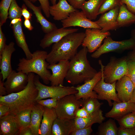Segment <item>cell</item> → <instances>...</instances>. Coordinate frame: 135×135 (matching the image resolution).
<instances>
[{
    "mask_svg": "<svg viewBox=\"0 0 135 135\" xmlns=\"http://www.w3.org/2000/svg\"><path fill=\"white\" fill-rule=\"evenodd\" d=\"M99 63L101 66L102 77L95 86L93 90L97 93L98 99L106 100L109 106H112V100L117 102H122L118 98L116 92V82L112 84L107 83L105 82L102 73L104 66L101 60H99Z\"/></svg>",
    "mask_w": 135,
    "mask_h": 135,
    "instance_id": "9c48e42d",
    "label": "cell"
},
{
    "mask_svg": "<svg viewBox=\"0 0 135 135\" xmlns=\"http://www.w3.org/2000/svg\"><path fill=\"white\" fill-rule=\"evenodd\" d=\"M44 110V107L37 103L32 109L30 126L33 135H40V128Z\"/></svg>",
    "mask_w": 135,
    "mask_h": 135,
    "instance_id": "4316f807",
    "label": "cell"
},
{
    "mask_svg": "<svg viewBox=\"0 0 135 135\" xmlns=\"http://www.w3.org/2000/svg\"><path fill=\"white\" fill-rule=\"evenodd\" d=\"M112 109L106 113L105 116L117 120L130 113L135 112V104L130 101L112 102Z\"/></svg>",
    "mask_w": 135,
    "mask_h": 135,
    "instance_id": "ffe728a7",
    "label": "cell"
},
{
    "mask_svg": "<svg viewBox=\"0 0 135 135\" xmlns=\"http://www.w3.org/2000/svg\"><path fill=\"white\" fill-rule=\"evenodd\" d=\"M122 128H135V113L132 112L116 120Z\"/></svg>",
    "mask_w": 135,
    "mask_h": 135,
    "instance_id": "d6a6232c",
    "label": "cell"
},
{
    "mask_svg": "<svg viewBox=\"0 0 135 135\" xmlns=\"http://www.w3.org/2000/svg\"><path fill=\"white\" fill-rule=\"evenodd\" d=\"M22 8L18 5L16 0H12L8 11V18L10 20L16 18H21Z\"/></svg>",
    "mask_w": 135,
    "mask_h": 135,
    "instance_id": "d590c367",
    "label": "cell"
},
{
    "mask_svg": "<svg viewBox=\"0 0 135 135\" xmlns=\"http://www.w3.org/2000/svg\"><path fill=\"white\" fill-rule=\"evenodd\" d=\"M14 43L12 42L8 44H6L0 54V74L2 76V80L4 82L13 70L11 64V58L12 54L15 51Z\"/></svg>",
    "mask_w": 135,
    "mask_h": 135,
    "instance_id": "e0dca14e",
    "label": "cell"
},
{
    "mask_svg": "<svg viewBox=\"0 0 135 135\" xmlns=\"http://www.w3.org/2000/svg\"><path fill=\"white\" fill-rule=\"evenodd\" d=\"M31 112L32 109H26L15 114L16 120L20 128L30 126Z\"/></svg>",
    "mask_w": 135,
    "mask_h": 135,
    "instance_id": "4dcf8cb0",
    "label": "cell"
},
{
    "mask_svg": "<svg viewBox=\"0 0 135 135\" xmlns=\"http://www.w3.org/2000/svg\"><path fill=\"white\" fill-rule=\"evenodd\" d=\"M74 119L57 117L54 121L51 135H69L75 130Z\"/></svg>",
    "mask_w": 135,
    "mask_h": 135,
    "instance_id": "603a6c76",
    "label": "cell"
},
{
    "mask_svg": "<svg viewBox=\"0 0 135 135\" xmlns=\"http://www.w3.org/2000/svg\"><path fill=\"white\" fill-rule=\"evenodd\" d=\"M134 112V113H135V112Z\"/></svg>",
    "mask_w": 135,
    "mask_h": 135,
    "instance_id": "6f0895ef",
    "label": "cell"
},
{
    "mask_svg": "<svg viewBox=\"0 0 135 135\" xmlns=\"http://www.w3.org/2000/svg\"><path fill=\"white\" fill-rule=\"evenodd\" d=\"M88 52L86 48L83 47L70 60L69 68L65 78L71 84L84 82L92 78L97 73L87 59Z\"/></svg>",
    "mask_w": 135,
    "mask_h": 135,
    "instance_id": "3957f363",
    "label": "cell"
},
{
    "mask_svg": "<svg viewBox=\"0 0 135 135\" xmlns=\"http://www.w3.org/2000/svg\"><path fill=\"white\" fill-rule=\"evenodd\" d=\"M128 68L126 56L119 58L111 57L109 62L103 68L102 73L105 82L110 84L116 82L126 75Z\"/></svg>",
    "mask_w": 135,
    "mask_h": 135,
    "instance_id": "8992f818",
    "label": "cell"
},
{
    "mask_svg": "<svg viewBox=\"0 0 135 135\" xmlns=\"http://www.w3.org/2000/svg\"><path fill=\"white\" fill-rule=\"evenodd\" d=\"M78 30V28L63 27L55 29L46 34L40 40V46L43 49L48 47L53 44L58 42L68 34L77 32Z\"/></svg>",
    "mask_w": 135,
    "mask_h": 135,
    "instance_id": "2e32d148",
    "label": "cell"
},
{
    "mask_svg": "<svg viewBox=\"0 0 135 135\" xmlns=\"http://www.w3.org/2000/svg\"><path fill=\"white\" fill-rule=\"evenodd\" d=\"M13 34L18 46L22 50L27 59L32 58L31 52L26 42L25 36L22 28V21L11 26Z\"/></svg>",
    "mask_w": 135,
    "mask_h": 135,
    "instance_id": "cb8c5ba5",
    "label": "cell"
},
{
    "mask_svg": "<svg viewBox=\"0 0 135 135\" xmlns=\"http://www.w3.org/2000/svg\"><path fill=\"white\" fill-rule=\"evenodd\" d=\"M44 107V110L40 129V135H51L52 126L58 117L55 109Z\"/></svg>",
    "mask_w": 135,
    "mask_h": 135,
    "instance_id": "d4e9b609",
    "label": "cell"
},
{
    "mask_svg": "<svg viewBox=\"0 0 135 135\" xmlns=\"http://www.w3.org/2000/svg\"><path fill=\"white\" fill-rule=\"evenodd\" d=\"M28 84L25 88L17 92L0 96V104L6 105L10 108V113L15 115L24 110L32 109L37 103L36 100L38 93L34 83V74H28Z\"/></svg>",
    "mask_w": 135,
    "mask_h": 135,
    "instance_id": "6da1fadb",
    "label": "cell"
},
{
    "mask_svg": "<svg viewBox=\"0 0 135 135\" xmlns=\"http://www.w3.org/2000/svg\"><path fill=\"white\" fill-rule=\"evenodd\" d=\"M135 87L131 80L126 76L117 81L116 88L119 99L122 102L130 101Z\"/></svg>",
    "mask_w": 135,
    "mask_h": 135,
    "instance_id": "d6986e66",
    "label": "cell"
},
{
    "mask_svg": "<svg viewBox=\"0 0 135 135\" xmlns=\"http://www.w3.org/2000/svg\"><path fill=\"white\" fill-rule=\"evenodd\" d=\"M118 129L114 120L110 118L100 124L97 134L99 135H117Z\"/></svg>",
    "mask_w": 135,
    "mask_h": 135,
    "instance_id": "f546056e",
    "label": "cell"
},
{
    "mask_svg": "<svg viewBox=\"0 0 135 135\" xmlns=\"http://www.w3.org/2000/svg\"><path fill=\"white\" fill-rule=\"evenodd\" d=\"M22 0L26 5L33 11L36 18L37 22L40 24L44 33L47 34L58 28L54 24L48 20L43 16L40 6H36L29 0Z\"/></svg>",
    "mask_w": 135,
    "mask_h": 135,
    "instance_id": "7402d4cb",
    "label": "cell"
},
{
    "mask_svg": "<svg viewBox=\"0 0 135 135\" xmlns=\"http://www.w3.org/2000/svg\"></svg>",
    "mask_w": 135,
    "mask_h": 135,
    "instance_id": "680465c9",
    "label": "cell"
},
{
    "mask_svg": "<svg viewBox=\"0 0 135 135\" xmlns=\"http://www.w3.org/2000/svg\"><path fill=\"white\" fill-rule=\"evenodd\" d=\"M77 10L70 5L67 0H59L57 3L50 6L49 11L54 20L61 21L67 18L71 13Z\"/></svg>",
    "mask_w": 135,
    "mask_h": 135,
    "instance_id": "ac0fdd59",
    "label": "cell"
},
{
    "mask_svg": "<svg viewBox=\"0 0 135 135\" xmlns=\"http://www.w3.org/2000/svg\"><path fill=\"white\" fill-rule=\"evenodd\" d=\"M120 6L114 8L103 14L98 20L95 21L101 28L103 32L115 30L118 27L117 22Z\"/></svg>",
    "mask_w": 135,
    "mask_h": 135,
    "instance_id": "9a60e30c",
    "label": "cell"
},
{
    "mask_svg": "<svg viewBox=\"0 0 135 135\" xmlns=\"http://www.w3.org/2000/svg\"><path fill=\"white\" fill-rule=\"evenodd\" d=\"M85 33V36L82 45L86 48L90 53L96 50L102 45L104 39L110 35L109 31L103 32L101 29L96 28H86Z\"/></svg>",
    "mask_w": 135,
    "mask_h": 135,
    "instance_id": "30bf717a",
    "label": "cell"
},
{
    "mask_svg": "<svg viewBox=\"0 0 135 135\" xmlns=\"http://www.w3.org/2000/svg\"><path fill=\"white\" fill-rule=\"evenodd\" d=\"M102 77V72L100 70L92 78L84 82V84L75 87L78 90L77 92L75 94L77 98L84 100L89 98H97V94L93 89Z\"/></svg>",
    "mask_w": 135,
    "mask_h": 135,
    "instance_id": "5bb4252c",
    "label": "cell"
},
{
    "mask_svg": "<svg viewBox=\"0 0 135 135\" xmlns=\"http://www.w3.org/2000/svg\"><path fill=\"white\" fill-rule=\"evenodd\" d=\"M82 105V100L77 99L75 94H72L58 100L55 109L58 117L72 119L76 118V111Z\"/></svg>",
    "mask_w": 135,
    "mask_h": 135,
    "instance_id": "52a82bcc",
    "label": "cell"
},
{
    "mask_svg": "<svg viewBox=\"0 0 135 135\" xmlns=\"http://www.w3.org/2000/svg\"><path fill=\"white\" fill-rule=\"evenodd\" d=\"M130 101V102L134 103L135 104V87L134 89Z\"/></svg>",
    "mask_w": 135,
    "mask_h": 135,
    "instance_id": "db71d44e",
    "label": "cell"
},
{
    "mask_svg": "<svg viewBox=\"0 0 135 135\" xmlns=\"http://www.w3.org/2000/svg\"><path fill=\"white\" fill-rule=\"evenodd\" d=\"M18 135H33L30 126L20 128Z\"/></svg>",
    "mask_w": 135,
    "mask_h": 135,
    "instance_id": "7dc6e473",
    "label": "cell"
},
{
    "mask_svg": "<svg viewBox=\"0 0 135 135\" xmlns=\"http://www.w3.org/2000/svg\"><path fill=\"white\" fill-rule=\"evenodd\" d=\"M62 27L68 28L78 26L84 28H96L101 29L95 22L88 18L82 11L78 10L71 13L66 19L61 21Z\"/></svg>",
    "mask_w": 135,
    "mask_h": 135,
    "instance_id": "8fae6325",
    "label": "cell"
},
{
    "mask_svg": "<svg viewBox=\"0 0 135 135\" xmlns=\"http://www.w3.org/2000/svg\"><path fill=\"white\" fill-rule=\"evenodd\" d=\"M122 4L126 5L128 10L135 14V0H121Z\"/></svg>",
    "mask_w": 135,
    "mask_h": 135,
    "instance_id": "60d3db41",
    "label": "cell"
},
{
    "mask_svg": "<svg viewBox=\"0 0 135 135\" xmlns=\"http://www.w3.org/2000/svg\"><path fill=\"white\" fill-rule=\"evenodd\" d=\"M40 76L35 75L34 83L38 90L36 101L46 98H56L58 100L66 96L75 94L78 92L75 87L65 86H49L41 83L39 80Z\"/></svg>",
    "mask_w": 135,
    "mask_h": 135,
    "instance_id": "5b68a950",
    "label": "cell"
},
{
    "mask_svg": "<svg viewBox=\"0 0 135 135\" xmlns=\"http://www.w3.org/2000/svg\"><path fill=\"white\" fill-rule=\"evenodd\" d=\"M30 20L28 19L24 20V24L25 28L30 31L32 30L34 28L31 24Z\"/></svg>",
    "mask_w": 135,
    "mask_h": 135,
    "instance_id": "816d5d0a",
    "label": "cell"
},
{
    "mask_svg": "<svg viewBox=\"0 0 135 135\" xmlns=\"http://www.w3.org/2000/svg\"><path fill=\"white\" fill-rule=\"evenodd\" d=\"M122 5L121 0H104L99 10L98 15L104 14L116 7L120 6Z\"/></svg>",
    "mask_w": 135,
    "mask_h": 135,
    "instance_id": "e575fe53",
    "label": "cell"
},
{
    "mask_svg": "<svg viewBox=\"0 0 135 135\" xmlns=\"http://www.w3.org/2000/svg\"><path fill=\"white\" fill-rule=\"evenodd\" d=\"M10 108L6 105L0 104V118L10 114Z\"/></svg>",
    "mask_w": 135,
    "mask_h": 135,
    "instance_id": "c3c4849f",
    "label": "cell"
},
{
    "mask_svg": "<svg viewBox=\"0 0 135 135\" xmlns=\"http://www.w3.org/2000/svg\"><path fill=\"white\" fill-rule=\"evenodd\" d=\"M2 75L0 74V96L7 95L6 88L4 86V82L2 80Z\"/></svg>",
    "mask_w": 135,
    "mask_h": 135,
    "instance_id": "681fc988",
    "label": "cell"
},
{
    "mask_svg": "<svg viewBox=\"0 0 135 135\" xmlns=\"http://www.w3.org/2000/svg\"><path fill=\"white\" fill-rule=\"evenodd\" d=\"M6 38L0 26V54L4 50L6 45Z\"/></svg>",
    "mask_w": 135,
    "mask_h": 135,
    "instance_id": "bcb514c9",
    "label": "cell"
},
{
    "mask_svg": "<svg viewBox=\"0 0 135 135\" xmlns=\"http://www.w3.org/2000/svg\"><path fill=\"white\" fill-rule=\"evenodd\" d=\"M32 3H34L37 1H38L40 4L44 14L46 16L49 18L50 16L49 9L50 7L49 0H29Z\"/></svg>",
    "mask_w": 135,
    "mask_h": 135,
    "instance_id": "74e56055",
    "label": "cell"
},
{
    "mask_svg": "<svg viewBox=\"0 0 135 135\" xmlns=\"http://www.w3.org/2000/svg\"><path fill=\"white\" fill-rule=\"evenodd\" d=\"M21 8L22 15L24 17V19H28L31 20L32 14L28 10L26 5L23 4Z\"/></svg>",
    "mask_w": 135,
    "mask_h": 135,
    "instance_id": "f6af8a7d",
    "label": "cell"
},
{
    "mask_svg": "<svg viewBox=\"0 0 135 135\" xmlns=\"http://www.w3.org/2000/svg\"><path fill=\"white\" fill-rule=\"evenodd\" d=\"M82 105L88 112L91 114L97 111L100 109L102 104L96 98H89L82 100Z\"/></svg>",
    "mask_w": 135,
    "mask_h": 135,
    "instance_id": "1f68e13d",
    "label": "cell"
},
{
    "mask_svg": "<svg viewBox=\"0 0 135 135\" xmlns=\"http://www.w3.org/2000/svg\"><path fill=\"white\" fill-rule=\"evenodd\" d=\"M58 99L56 98H51L46 100H40L36 101L37 102L47 108H55L56 107Z\"/></svg>",
    "mask_w": 135,
    "mask_h": 135,
    "instance_id": "8d00e7d4",
    "label": "cell"
},
{
    "mask_svg": "<svg viewBox=\"0 0 135 135\" xmlns=\"http://www.w3.org/2000/svg\"><path fill=\"white\" fill-rule=\"evenodd\" d=\"M128 67L126 76L130 79L135 87V62H128Z\"/></svg>",
    "mask_w": 135,
    "mask_h": 135,
    "instance_id": "f35d334b",
    "label": "cell"
},
{
    "mask_svg": "<svg viewBox=\"0 0 135 135\" xmlns=\"http://www.w3.org/2000/svg\"><path fill=\"white\" fill-rule=\"evenodd\" d=\"M68 3L74 8L81 9L86 0H67Z\"/></svg>",
    "mask_w": 135,
    "mask_h": 135,
    "instance_id": "7bdbcfd3",
    "label": "cell"
},
{
    "mask_svg": "<svg viewBox=\"0 0 135 135\" xmlns=\"http://www.w3.org/2000/svg\"><path fill=\"white\" fill-rule=\"evenodd\" d=\"M90 114L84 107L79 108L76 113V117L85 118L90 116Z\"/></svg>",
    "mask_w": 135,
    "mask_h": 135,
    "instance_id": "ee69618b",
    "label": "cell"
},
{
    "mask_svg": "<svg viewBox=\"0 0 135 135\" xmlns=\"http://www.w3.org/2000/svg\"><path fill=\"white\" fill-rule=\"evenodd\" d=\"M52 5L56 4L57 0H50Z\"/></svg>",
    "mask_w": 135,
    "mask_h": 135,
    "instance_id": "9f6ffc18",
    "label": "cell"
},
{
    "mask_svg": "<svg viewBox=\"0 0 135 135\" xmlns=\"http://www.w3.org/2000/svg\"><path fill=\"white\" fill-rule=\"evenodd\" d=\"M21 21H22L21 18H14L11 20L10 26L14 24Z\"/></svg>",
    "mask_w": 135,
    "mask_h": 135,
    "instance_id": "f5cc1de1",
    "label": "cell"
},
{
    "mask_svg": "<svg viewBox=\"0 0 135 135\" xmlns=\"http://www.w3.org/2000/svg\"><path fill=\"white\" fill-rule=\"evenodd\" d=\"M117 22L118 28L128 26L135 24V14L127 9L124 4L119 8Z\"/></svg>",
    "mask_w": 135,
    "mask_h": 135,
    "instance_id": "f1b7e54d",
    "label": "cell"
},
{
    "mask_svg": "<svg viewBox=\"0 0 135 135\" xmlns=\"http://www.w3.org/2000/svg\"><path fill=\"white\" fill-rule=\"evenodd\" d=\"M105 119V118L103 116L102 111L100 109L91 114L87 118L76 117L74 119L75 130L91 126L94 123L100 124Z\"/></svg>",
    "mask_w": 135,
    "mask_h": 135,
    "instance_id": "484cf974",
    "label": "cell"
},
{
    "mask_svg": "<svg viewBox=\"0 0 135 135\" xmlns=\"http://www.w3.org/2000/svg\"><path fill=\"white\" fill-rule=\"evenodd\" d=\"M20 128L14 114L10 113L0 118V135H18Z\"/></svg>",
    "mask_w": 135,
    "mask_h": 135,
    "instance_id": "44dd1931",
    "label": "cell"
},
{
    "mask_svg": "<svg viewBox=\"0 0 135 135\" xmlns=\"http://www.w3.org/2000/svg\"><path fill=\"white\" fill-rule=\"evenodd\" d=\"M103 41V44L91 55L92 57L97 58L104 54L112 52L132 50L135 47V41L131 38L121 41H115L108 36Z\"/></svg>",
    "mask_w": 135,
    "mask_h": 135,
    "instance_id": "ba28073f",
    "label": "cell"
},
{
    "mask_svg": "<svg viewBox=\"0 0 135 135\" xmlns=\"http://www.w3.org/2000/svg\"><path fill=\"white\" fill-rule=\"evenodd\" d=\"M12 0H2L0 3V26L6 23Z\"/></svg>",
    "mask_w": 135,
    "mask_h": 135,
    "instance_id": "836d02e7",
    "label": "cell"
},
{
    "mask_svg": "<svg viewBox=\"0 0 135 135\" xmlns=\"http://www.w3.org/2000/svg\"><path fill=\"white\" fill-rule=\"evenodd\" d=\"M118 135H135V128H118Z\"/></svg>",
    "mask_w": 135,
    "mask_h": 135,
    "instance_id": "b9f144b4",
    "label": "cell"
},
{
    "mask_svg": "<svg viewBox=\"0 0 135 135\" xmlns=\"http://www.w3.org/2000/svg\"><path fill=\"white\" fill-rule=\"evenodd\" d=\"M32 54V58L30 59L24 58L19 59L17 70L27 74L30 72L36 74L45 84H48L52 74L48 68L50 64L46 60L47 52L38 50Z\"/></svg>",
    "mask_w": 135,
    "mask_h": 135,
    "instance_id": "277c9868",
    "label": "cell"
},
{
    "mask_svg": "<svg viewBox=\"0 0 135 135\" xmlns=\"http://www.w3.org/2000/svg\"><path fill=\"white\" fill-rule=\"evenodd\" d=\"M69 67L70 61L68 60H62L58 64H49L48 68L52 72L50 79L51 86H63Z\"/></svg>",
    "mask_w": 135,
    "mask_h": 135,
    "instance_id": "4fadbf2b",
    "label": "cell"
},
{
    "mask_svg": "<svg viewBox=\"0 0 135 135\" xmlns=\"http://www.w3.org/2000/svg\"><path fill=\"white\" fill-rule=\"evenodd\" d=\"M28 80V74L21 71L16 72L12 70L4 83L7 95L23 90L26 86Z\"/></svg>",
    "mask_w": 135,
    "mask_h": 135,
    "instance_id": "7c38bea8",
    "label": "cell"
},
{
    "mask_svg": "<svg viewBox=\"0 0 135 135\" xmlns=\"http://www.w3.org/2000/svg\"><path fill=\"white\" fill-rule=\"evenodd\" d=\"M131 38L135 41V29L132 30L131 32Z\"/></svg>",
    "mask_w": 135,
    "mask_h": 135,
    "instance_id": "11a10c76",
    "label": "cell"
},
{
    "mask_svg": "<svg viewBox=\"0 0 135 135\" xmlns=\"http://www.w3.org/2000/svg\"><path fill=\"white\" fill-rule=\"evenodd\" d=\"M104 0H89L85 2L81 9L87 18L92 20H95L98 13Z\"/></svg>",
    "mask_w": 135,
    "mask_h": 135,
    "instance_id": "83f0119b",
    "label": "cell"
},
{
    "mask_svg": "<svg viewBox=\"0 0 135 135\" xmlns=\"http://www.w3.org/2000/svg\"><path fill=\"white\" fill-rule=\"evenodd\" d=\"M126 57L128 62H135V47L128 53Z\"/></svg>",
    "mask_w": 135,
    "mask_h": 135,
    "instance_id": "f907efd6",
    "label": "cell"
},
{
    "mask_svg": "<svg viewBox=\"0 0 135 135\" xmlns=\"http://www.w3.org/2000/svg\"><path fill=\"white\" fill-rule=\"evenodd\" d=\"M85 36V32H74L68 34L54 44L48 54L46 60L49 64H56L62 60H70L78 52Z\"/></svg>",
    "mask_w": 135,
    "mask_h": 135,
    "instance_id": "7a4b0ae2",
    "label": "cell"
},
{
    "mask_svg": "<svg viewBox=\"0 0 135 135\" xmlns=\"http://www.w3.org/2000/svg\"><path fill=\"white\" fill-rule=\"evenodd\" d=\"M92 126L75 130L72 131L70 135H90L93 131Z\"/></svg>",
    "mask_w": 135,
    "mask_h": 135,
    "instance_id": "ab89813d",
    "label": "cell"
}]
</instances>
